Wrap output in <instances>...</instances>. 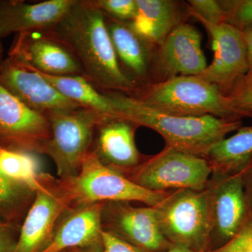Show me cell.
<instances>
[{
	"label": "cell",
	"instance_id": "cell-26",
	"mask_svg": "<svg viewBox=\"0 0 252 252\" xmlns=\"http://www.w3.org/2000/svg\"><path fill=\"white\" fill-rule=\"evenodd\" d=\"M220 3L225 13V23L240 31L252 26V0H230Z\"/></svg>",
	"mask_w": 252,
	"mask_h": 252
},
{
	"label": "cell",
	"instance_id": "cell-36",
	"mask_svg": "<svg viewBox=\"0 0 252 252\" xmlns=\"http://www.w3.org/2000/svg\"><path fill=\"white\" fill-rule=\"evenodd\" d=\"M1 54H2V48H1V44H0V65H1V63L3 62L1 60Z\"/></svg>",
	"mask_w": 252,
	"mask_h": 252
},
{
	"label": "cell",
	"instance_id": "cell-23",
	"mask_svg": "<svg viewBox=\"0 0 252 252\" xmlns=\"http://www.w3.org/2000/svg\"><path fill=\"white\" fill-rule=\"evenodd\" d=\"M36 191L4 175L0 169V220L21 227Z\"/></svg>",
	"mask_w": 252,
	"mask_h": 252
},
{
	"label": "cell",
	"instance_id": "cell-33",
	"mask_svg": "<svg viewBox=\"0 0 252 252\" xmlns=\"http://www.w3.org/2000/svg\"><path fill=\"white\" fill-rule=\"evenodd\" d=\"M243 177L244 189L245 197L248 203L249 215L252 217V160L245 167L243 172H240Z\"/></svg>",
	"mask_w": 252,
	"mask_h": 252
},
{
	"label": "cell",
	"instance_id": "cell-24",
	"mask_svg": "<svg viewBox=\"0 0 252 252\" xmlns=\"http://www.w3.org/2000/svg\"><path fill=\"white\" fill-rule=\"evenodd\" d=\"M32 154L0 147V169L4 175L37 190L40 187L37 163Z\"/></svg>",
	"mask_w": 252,
	"mask_h": 252
},
{
	"label": "cell",
	"instance_id": "cell-30",
	"mask_svg": "<svg viewBox=\"0 0 252 252\" xmlns=\"http://www.w3.org/2000/svg\"><path fill=\"white\" fill-rule=\"evenodd\" d=\"M21 227L0 220V252H14Z\"/></svg>",
	"mask_w": 252,
	"mask_h": 252
},
{
	"label": "cell",
	"instance_id": "cell-18",
	"mask_svg": "<svg viewBox=\"0 0 252 252\" xmlns=\"http://www.w3.org/2000/svg\"><path fill=\"white\" fill-rule=\"evenodd\" d=\"M137 126L122 119H111L99 124L91 146L93 152L104 165L122 172L140 163L136 147Z\"/></svg>",
	"mask_w": 252,
	"mask_h": 252
},
{
	"label": "cell",
	"instance_id": "cell-20",
	"mask_svg": "<svg viewBox=\"0 0 252 252\" xmlns=\"http://www.w3.org/2000/svg\"><path fill=\"white\" fill-rule=\"evenodd\" d=\"M137 11L129 21L132 29L150 47L160 46L180 23V10L170 0H136Z\"/></svg>",
	"mask_w": 252,
	"mask_h": 252
},
{
	"label": "cell",
	"instance_id": "cell-31",
	"mask_svg": "<svg viewBox=\"0 0 252 252\" xmlns=\"http://www.w3.org/2000/svg\"><path fill=\"white\" fill-rule=\"evenodd\" d=\"M101 252H145L107 231H102Z\"/></svg>",
	"mask_w": 252,
	"mask_h": 252
},
{
	"label": "cell",
	"instance_id": "cell-8",
	"mask_svg": "<svg viewBox=\"0 0 252 252\" xmlns=\"http://www.w3.org/2000/svg\"><path fill=\"white\" fill-rule=\"evenodd\" d=\"M40 187L23 220L14 252H41L49 245L58 220L71 201L60 186L59 178L39 174Z\"/></svg>",
	"mask_w": 252,
	"mask_h": 252
},
{
	"label": "cell",
	"instance_id": "cell-1",
	"mask_svg": "<svg viewBox=\"0 0 252 252\" xmlns=\"http://www.w3.org/2000/svg\"><path fill=\"white\" fill-rule=\"evenodd\" d=\"M49 31L72 51L84 77L98 90L132 96L139 89L119 62L105 15L89 0H77L65 16Z\"/></svg>",
	"mask_w": 252,
	"mask_h": 252
},
{
	"label": "cell",
	"instance_id": "cell-6",
	"mask_svg": "<svg viewBox=\"0 0 252 252\" xmlns=\"http://www.w3.org/2000/svg\"><path fill=\"white\" fill-rule=\"evenodd\" d=\"M46 117L50 137L44 154L54 162L60 179L75 177L91 151L97 126L112 118L84 107L50 113Z\"/></svg>",
	"mask_w": 252,
	"mask_h": 252
},
{
	"label": "cell",
	"instance_id": "cell-17",
	"mask_svg": "<svg viewBox=\"0 0 252 252\" xmlns=\"http://www.w3.org/2000/svg\"><path fill=\"white\" fill-rule=\"evenodd\" d=\"M77 0H48L30 4L0 0V39L14 33L49 31L69 12Z\"/></svg>",
	"mask_w": 252,
	"mask_h": 252
},
{
	"label": "cell",
	"instance_id": "cell-27",
	"mask_svg": "<svg viewBox=\"0 0 252 252\" xmlns=\"http://www.w3.org/2000/svg\"><path fill=\"white\" fill-rule=\"evenodd\" d=\"M189 14L214 25L225 23V13L220 1L216 0H190L189 1Z\"/></svg>",
	"mask_w": 252,
	"mask_h": 252
},
{
	"label": "cell",
	"instance_id": "cell-19",
	"mask_svg": "<svg viewBox=\"0 0 252 252\" xmlns=\"http://www.w3.org/2000/svg\"><path fill=\"white\" fill-rule=\"evenodd\" d=\"M109 35L124 72L138 87L144 84L150 72L151 47L127 22L105 16Z\"/></svg>",
	"mask_w": 252,
	"mask_h": 252
},
{
	"label": "cell",
	"instance_id": "cell-34",
	"mask_svg": "<svg viewBox=\"0 0 252 252\" xmlns=\"http://www.w3.org/2000/svg\"><path fill=\"white\" fill-rule=\"evenodd\" d=\"M167 252H194L190 249L184 248L182 246H177V245H172L169 248L168 251Z\"/></svg>",
	"mask_w": 252,
	"mask_h": 252
},
{
	"label": "cell",
	"instance_id": "cell-5",
	"mask_svg": "<svg viewBox=\"0 0 252 252\" xmlns=\"http://www.w3.org/2000/svg\"><path fill=\"white\" fill-rule=\"evenodd\" d=\"M154 207L160 229L170 244L194 252H206L212 236L207 189L201 191L177 190Z\"/></svg>",
	"mask_w": 252,
	"mask_h": 252
},
{
	"label": "cell",
	"instance_id": "cell-4",
	"mask_svg": "<svg viewBox=\"0 0 252 252\" xmlns=\"http://www.w3.org/2000/svg\"><path fill=\"white\" fill-rule=\"evenodd\" d=\"M59 180L71 205L137 201L156 207L169 194L152 191L136 185L122 172L104 165L91 151L84 158L77 176Z\"/></svg>",
	"mask_w": 252,
	"mask_h": 252
},
{
	"label": "cell",
	"instance_id": "cell-22",
	"mask_svg": "<svg viewBox=\"0 0 252 252\" xmlns=\"http://www.w3.org/2000/svg\"><path fill=\"white\" fill-rule=\"evenodd\" d=\"M206 158L213 171L240 173L252 160V126L240 127L236 133L215 144Z\"/></svg>",
	"mask_w": 252,
	"mask_h": 252
},
{
	"label": "cell",
	"instance_id": "cell-32",
	"mask_svg": "<svg viewBox=\"0 0 252 252\" xmlns=\"http://www.w3.org/2000/svg\"><path fill=\"white\" fill-rule=\"evenodd\" d=\"M241 31L243 32L244 42L246 49L248 72L240 84L252 81V26L244 28Z\"/></svg>",
	"mask_w": 252,
	"mask_h": 252
},
{
	"label": "cell",
	"instance_id": "cell-2",
	"mask_svg": "<svg viewBox=\"0 0 252 252\" xmlns=\"http://www.w3.org/2000/svg\"><path fill=\"white\" fill-rule=\"evenodd\" d=\"M104 93L112 99L120 119L155 130L167 147L205 158L215 144L242 127L241 120L170 115L149 108L122 93Z\"/></svg>",
	"mask_w": 252,
	"mask_h": 252
},
{
	"label": "cell",
	"instance_id": "cell-35",
	"mask_svg": "<svg viewBox=\"0 0 252 252\" xmlns=\"http://www.w3.org/2000/svg\"><path fill=\"white\" fill-rule=\"evenodd\" d=\"M62 252H84L81 250H77V249H71V250H65V251Z\"/></svg>",
	"mask_w": 252,
	"mask_h": 252
},
{
	"label": "cell",
	"instance_id": "cell-9",
	"mask_svg": "<svg viewBox=\"0 0 252 252\" xmlns=\"http://www.w3.org/2000/svg\"><path fill=\"white\" fill-rule=\"evenodd\" d=\"M49 137L47 118L30 108L0 84V147L44 154Z\"/></svg>",
	"mask_w": 252,
	"mask_h": 252
},
{
	"label": "cell",
	"instance_id": "cell-13",
	"mask_svg": "<svg viewBox=\"0 0 252 252\" xmlns=\"http://www.w3.org/2000/svg\"><path fill=\"white\" fill-rule=\"evenodd\" d=\"M0 84L45 117L50 113L83 107L63 95L39 72L9 57L0 65Z\"/></svg>",
	"mask_w": 252,
	"mask_h": 252
},
{
	"label": "cell",
	"instance_id": "cell-21",
	"mask_svg": "<svg viewBox=\"0 0 252 252\" xmlns=\"http://www.w3.org/2000/svg\"><path fill=\"white\" fill-rule=\"evenodd\" d=\"M37 72L63 95L81 107L92 109L112 119H120L108 94L94 87L86 77L79 75L54 76Z\"/></svg>",
	"mask_w": 252,
	"mask_h": 252
},
{
	"label": "cell",
	"instance_id": "cell-14",
	"mask_svg": "<svg viewBox=\"0 0 252 252\" xmlns=\"http://www.w3.org/2000/svg\"><path fill=\"white\" fill-rule=\"evenodd\" d=\"M212 235L222 245L233 238L249 217L241 173L213 171L207 187Z\"/></svg>",
	"mask_w": 252,
	"mask_h": 252
},
{
	"label": "cell",
	"instance_id": "cell-7",
	"mask_svg": "<svg viewBox=\"0 0 252 252\" xmlns=\"http://www.w3.org/2000/svg\"><path fill=\"white\" fill-rule=\"evenodd\" d=\"M122 172L128 180L152 191L168 189H206L213 169L207 158L166 147L160 153Z\"/></svg>",
	"mask_w": 252,
	"mask_h": 252
},
{
	"label": "cell",
	"instance_id": "cell-12",
	"mask_svg": "<svg viewBox=\"0 0 252 252\" xmlns=\"http://www.w3.org/2000/svg\"><path fill=\"white\" fill-rule=\"evenodd\" d=\"M102 226L144 252H159L170 243L162 235L155 207H137L130 202H106L102 212Z\"/></svg>",
	"mask_w": 252,
	"mask_h": 252
},
{
	"label": "cell",
	"instance_id": "cell-29",
	"mask_svg": "<svg viewBox=\"0 0 252 252\" xmlns=\"http://www.w3.org/2000/svg\"><path fill=\"white\" fill-rule=\"evenodd\" d=\"M230 97L237 108L252 118V81L241 83Z\"/></svg>",
	"mask_w": 252,
	"mask_h": 252
},
{
	"label": "cell",
	"instance_id": "cell-3",
	"mask_svg": "<svg viewBox=\"0 0 252 252\" xmlns=\"http://www.w3.org/2000/svg\"><path fill=\"white\" fill-rule=\"evenodd\" d=\"M132 97L149 108L170 115L212 116L228 120L248 117L230 96L198 76H181L141 86Z\"/></svg>",
	"mask_w": 252,
	"mask_h": 252
},
{
	"label": "cell",
	"instance_id": "cell-16",
	"mask_svg": "<svg viewBox=\"0 0 252 252\" xmlns=\"http://www.w3.org/2000/svg\"><path fill=\"white\" fill-rule=\"evenodd\" d=\"M200 32L181 23L159 46L158 67L162 80L181 76H198L207 64L201 46Z\"/></svg>",
	"mask_w": 252,
	"mask_h": 252
},
{
	"label": "cell",
	"instance_id": "cell-28",
	"mask_svg": "<svg viewBox=\"0 0 252 252\" xmlns=\"http://www.w3.org/2000/svg\"><path fill=\"white\" fill-rule=\"evenodd\" d=\"M206 252H252V217L249 215L240 230L226 243Z\"/></svg>",
	"mask_w": 252,
	"mask_h": 252
},
{
	"label": "cell",
	"instance_id": "cell-10",
	"mask_svg": "<svg viewBox=\"0 0 252 252\" xmlns=\"http://www.w3.org/2000/svg\"><path fill=\"white\" fill-rule=\"evenodd\" d=\"M195 18L208 32L215 53L211 64L198 77L230 96L248 72L243 32L228 23L214 25Z\"/></svg>",
	"mask_w": 252,
	"mask_h": 252
},
{
	"label": "cell",
	"instance_id": "cell-15",
	"mask_svg": "<svg viewBox=\"0 0 252 252\" xmlns=\"http://www.w3.org/2000/svg\"><path fill=\"white\" fill-rule=\"evenodd\" d=\"M105 203L68 207L58 220L49 245L41 252H62L71 249L102 252V212Z\"/></svg>",
	"mask_w": 252,
	"mask_h": 252
},
{
	"label": "cell",
	"instance_id": "cell-11",
	"mask_svg": "<svg viewBox=\"0 0 252 252\" xmlns=\"http://www.w3.org/2000/svg\"><path fill=\"white\" fill-rule=\"evenodd\" d=\"M8 57L43 74L84 77L72 51L49 31L18 34Z\"/></svg>",
	"mask_w": 252,
	"mask_h": 252
},
{
	"label": "cell",
	"instance_id": "cell-25",
	"mask_svg": "<svg viewBox=\"0 0 252 252\" xmlns=\"http://www.w3.org/2000/svg\"><path fill=\"white\" fill-rule=\"evenodd\" d=\"M89 2L105 16L118 21L129 22L137 14L136 0H89Z\"/></svg>",
	"mask_w": 252,
	"mask_h": 252
}]
</instances>
